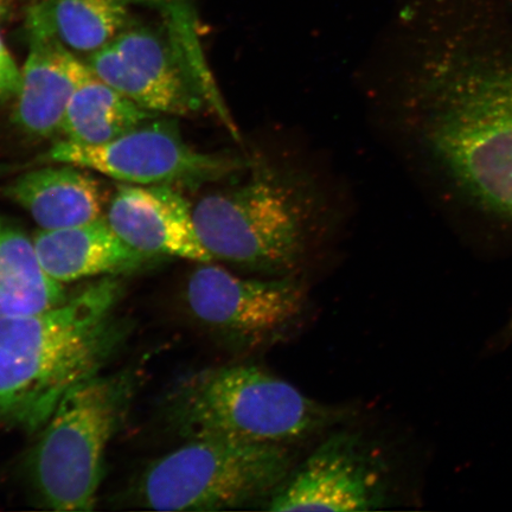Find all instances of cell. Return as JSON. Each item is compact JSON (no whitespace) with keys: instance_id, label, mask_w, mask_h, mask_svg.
Masks as SVG:
<instances>
[{"instance_id":"18","label":"cell","mask_w":512,"mask_h":512,"mask_svg":"<svg viewBox=\"0 0 512 512\" xmlns=\"http://www.w3.org/2000/svg\"><path fill=\"white\" fill-rule=\"evenodd\" d=\"M21 79L22 68L18 67L0 35V102L15 100Z\"/></svg>"},{"instance_id":"10","label":"cell","mask_w":512,"mask_h":512,"mask_svg":"<svg viewBox=\"0 0 512 512\" xmlns=\"http://www.w3.org/2000/svg\"><path fill=\"white\" fill-rule=\"evenodd\" d=\"M105 217L138 252L200 264L214 261L197 234L191 204L176 187L120 183Z\"/></svg>"},{"instance_id":"19","label":"cell","mask_w":512,"mask_h":512,"mask_svg":"<svg viewBox=\"0 0 512 512\" xmlns=\"http://www.w3.org/2000/svg\"><path fill=\"white\" fill-rule=\"evenodd\" d=\"M9 2L8 0H0V19L8 14Z\"/></svg>"},{"instance_id":"13","label":"cell","mask_w":512,"mask_h":512,"mask_svg":"<svg viewBox=\"0 0 512 512\" xmlns=\"http://www.w3.org/2000/svg\"><path fill=\"white\" fill-rule=\"evenodd\" d=\"M5 195L42 230L81 226L106 215L107 196L91 170L73 164L46 166L17 177Z\"/></svg>"},{"instance_id":"3","label":"cell","mask_w":512,"mask_h":512,"mask_svg":"<svg viewBox=\"0 0 512 512\" xmlns=\"http://www.w3.org/2000/svg\"><path fill=\"white\" fill-rule=\"evenodd\" d=\"M172 427L185 440L287 445L335 425L342 411L248 364L211 368L179 382L168 399Z\"/></svg>"},{"instance_id":"11","label":"cell","mask_w":512,"mask_h":512,"mask_svg":"<svg viewBox=\"0 0 512 512\" xmlns=\"http://www.w3.org/2000/svg\"><path fill=\"white\" fill-rule=\"evenodd\" d=\"M28 40L12 121L29 137L49 139L61 134L69 102L91 69L53 36Z\"/></svg>"},{"instance_id":"6","label":"cell","mask_w":512,"mask_h":512,"mask_svg":"<svg viewBox=\"0 0 512 512\" xmlns=\"http://www.w3.org/2000/svg\"><path fill=\"white\" fill-rule=\"evenodd\" d=\"M293 470L286 445L192 439L146 467L133 502L155 511H221L267 503Z\"/></svg>"},{"instance_id":"15","label":"cell","mask_w":512,"mask_h":512,"mask_svg":"<svg viewBox=\"0 0 512 512\" xmlns=\"http://www.w3.org/2000/svg\"><path fill=\"white\" fill-rule=\"evenodd\" d=\"M67 299L63 284L44 270L34 240L0 217V317L37 315Z\"/></svg>"},{"instance_id":"20","label":"cell","mask_w":512,"mask_h":512,"mask_svg":"<svg viewBox=\"0 0 512 512\" xmlns=\"http://www.w3.org/2000/svg\"><path fill=\"white\" fill-rule=\"evenodd\" d=\"M151 2H152V0H132L133 4L139 3V4L146 5V6H149Z\"/></svg>"},{"instance_id":"9","label":"cell","mask_w":512,"mask_h":512,"mask_svg":"<svg viewBox=\"0 0 512 512\" xmlns=\"http://www.w3.org/2000/svg\"><path fill=\"white\" fill-rule=\"evenodd\" d=\"M387 502L380 457L360 435L338 432L292 470L268 499L267 511H370Z\"/></svg>"},{"instance_id":"12","label":"cell","mask_w":512,"mask_h":512,"mask_svg":"<svg viewBox=\"0 0 512 512\" xmlns=\"http://www.w3.org/2000/svg\"><path fill=\"white\" fill-rule=\"evenodd\" d=\"M32 240L44 270L62 284L100 275L118 277L156 259L128 246L106 217L81 226L41 230Z\"/></svg>"},{"instance_id":"2","label":"cell","mask_w":512,"mask_h":512,"mask_svg":"<svg viewBox=\"0 0 512 512\" xmlns=\"http://www.w3.org/2000/svg\"><path fill=\"white\" fill-rule=\"evenodd\" d=\"M123 286L105 277L37 315L0 317V427L40 432L69 392L124 343Z\"/></svg>"},{"instance_id":"17","label":"cell","mask_w":512,"mask_h":512,"mask_svg":"<svg viewBox=\"0 0 512 512\" xmlns=\"http://www.w3.org/2000/svg\"><path fill=\"white\" fill-rule=\"evenodd\" d=\"M86 64L99 79L145 110L157 114L184 115L174 96L146 79L112 42L89 54Z\"/></svg>"},{"instance_id":"5","label":"cell","mask_w":512,"mask_h":512,"mask_svg":"<svg viewBox=\"0 0 512 512\" xmlns=\"http://www.w3.org/2000/svg\"><path fill=\"white\" fill-rule=\"evenodd\" d=\"M130 374L95 375L69 392L40 431L29 477L44 508L92 511L105 456L133 399Z\"/></svg>"},{"instance_id":"4","label":"cell","mask_w":512,"mask_h":512,"mask_svg":"<svg viewBox=\"0 0 512 512\" xmlns=\"http://www.w3.org/2000/svg\"><path fill=\"white\" fill-rule=\"evenodd\" d=\"M319 209L304 181L252 165L245 181L202 197L192 216L214 260L284 277L303 260Z\"/></svg>"},{"instance_id":"14","label":"cell","mask_w":512,"mask_h":512,"mask_svg":"<svg viewBox=\"0 0 512 512\" xmlns=\"http://www.w3.org/2000/svg\"><path fill=\"white\" fill-rule=\"evenodd\" d=\"M132 0H40L25 18L28 34L57 38L68 49L92 54L131 22Z\"/></svg>"},{"instance_id":"7","label":"cell","mask_w":512,"mask_h":512,"mask_svg":"<svg viewBox=\"0 0 512 512\" xmlns=\"http://www.w3.org/2000/svg\"><path fill=\"white\" fill-rule=\"evenodd\" d=\"M42 162L78 165L125 184L191 189L252 165L226 153L197 151L176 125L157 118L105 144L81 145L62 139L50 147Z\"/></svg>"},{"instance_id":"1","label":"cell","mask_w":512,"mask_h":512,"mask_svg":"<svg viewBox=\"0 0 512 512\" xmlns=\"http://www.w3.org/2000/svg\"><path fill=\"white\" fill-rule=\"evenodd\" d=\"M439 61L425 81L424 136L465 200L512 219V0H441Z\"/></svg>"},{"instance_id":"16","label":"cell","mask_w":512,"mask_h":512,"mask_svg":"<svg viewBox=\"0 0 512 512\" xmlns=\"http://www.w3.org/2000/svg\"><path fill=\"white\" fill-rule=\"evenodd\" d=\"M158 117L115 91L91 70L69 102L61 134L70 143L100 145Z\"/></svg>"},{"instance_id":"8","label":"cell","mask_w":512,"mask_h":512,"mask_svg":"<svg viewBox=\"0 0 512 512\" xmlns=\"http://www.w3.org/2000/svg\"><path fill=\"white\" fill-rule=\"evenodd\" d=\"M185 299L194 317L246 347L283 335L302 317L304 287L291 277L242 278L202 264L191 273Z\"/></svg>"}]
</instances>
